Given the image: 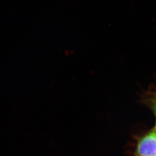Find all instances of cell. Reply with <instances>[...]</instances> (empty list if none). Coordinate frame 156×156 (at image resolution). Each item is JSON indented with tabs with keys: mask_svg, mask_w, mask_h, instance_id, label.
Wrapping results in <instances>:
<instances>
[{
	"mask_svg": "<svg viewBox=\"0 0 156 156\" xmlns=\"http://www.w3.org/2000/svg\"><path fill=\"white\" fill-rule=\"evenodd\" d=\"M136 155L156 156V131L146 133L139 140L136 144Z\"/></svg>",
	"mask_w": 156,
	"mask_h": 156,
	"instance_id": "cell-1",
	"label": "cell"
},
{
	"mask_svg": "<svg viewBox=\"0 0 156 156\" xmlns=\"http://www.w3.org/2000/svg\"><path fill=\"white\" fill-rule=\"evenodd\" d=\"M153 108H154V112H155V115H156V100H155V102H154V104Z\"/></svg>",
	"mask_w": 156,
	"mask_h": 156,
	"instance_id": "cell-2",
	"label": "cell"
},
{
	"mask_svg": "<svg viewBox=\"0 0 156 156\" xmlns=\"http://www.w3.org/2000/svg\"><path fill=\"white\" fill-rule=\"evenodd\" d=\"M155 131H156V126H155Z\"/></svg>",
	"mask_w": 156,
	"mask_h": 156,
	"instance_id": "cell-3",
	"label": "cell"
},
{
	"mask_svg": "<svg viewBox=\"0 0 156 156\" xmlns=\"http://www.w3.org/2000/svg\"><path fill=\"white\" fill-rule=\"evenodd\" d=\"M136 156H138V155H136Z\"/></svg>",
	"mask_w": 156,
	"mask_h": 156,
	"instance_id": "cell-4",
	"label": "cell"
}]
</instances>
